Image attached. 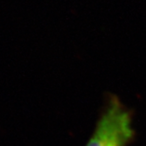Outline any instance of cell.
Masks as SVG:
<instances>
[{
    "label": "cell",
    "instance_id": "6da1fadb",
    "mask_svg": "<svg viewBox=\"0 0 146 146\" xmlns=\"http://www.w3.org/2000/svg\"><path fill=\"white\" fill-rule=\"evenodd\" d=\"M133 135L129 112L118 99L113 97L86 146H126Z\"/></svg>",
    "mask_w": 146,
    "mask_h": 146
}]
</instances>
